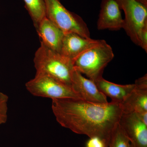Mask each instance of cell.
I'll return each instance as SVG.
<instances>
[{
    "label": "cell",
    "instance_id": "obj_1",
    "mask_svg": "<svg viewBox=\"0 0 147 147\" xmlns=\"http://www.w3.org/2000/svg\"><path fill=\"white\" fill-rule=\"evenodd\" d=\"M52 109L63 127L89 138H100L108 146L123 114L121 104L118 102L93 103L75 98L53 100Z\"/></svg>",
    "mask_w": 147,
    "mask_h": 147
},
{
    "label": "cell",
    "instance_id": "obj_2",
    "mask_svg": "<svg viewBox=\"0 0 147 147\" xmlns=\"http://www.w3.org/2000/svg\"><path fill=\"white\" fill-rule=\"evenodd\" d=\"M36 74L52 76L71 86L74 68L73 61L60 53L50 50L40 42L34 58Z\"/></svg>",
    "mask_w": 147,
    "mask_h": 147
},
{
    "label": "cell",
    "instance_id": "obj_3",
    "mask_svg": "<svg viewBox=\"0 0 147 147\" xmlns=\"http://www.w3.org/2000/svg\"><path fill=\"white\" fill-rule=\"evenodd\" d=\"M114 57L111 46L105 40H100L73 61L74 67L94 82L102 77L104 69Z\"/></svg>",
    "mask_w": 147,
    "mask_h": 147
},
{
    "label": "cell",
    "instance_id": "obj_4",
    "mask_svg": "<svg viewBox=\"0 0 147 147\" xmlns=\"http://www.w3.org/2000/svg\"><path fill=\"white\" fill-rule=\"evenodd\" d=\"M46 16L64 34L74 33L90 38V32L84 20L76 13L71 12L59 0H44Z\"/></svg>",
    "mask_w": 147,
    "mask_h": 147
},
{
    "label": "cell",
    "instance_id": "obj_5",
    "mask_svg": "<svg viewBox=\"0 0 147 147\" xmlns=\"http://www.w3.org/2000/svg\"><path fill=\"white\" fill-rule=\"evenodd\" d=\"M26 87L29 93L37 97L47 98L52 100L81 99L71 86L45 74H36L34 78L26 83Z\"/></svg>",
    "mask_w": 147,
    "mask_h": 147
},
{
    "label": "cell",
    "instance_id": "obj_6",
    "mask_svg": "<svg viewBox=\"0 0 147 147\" xmlns=\"http://www.w3.org/2000/svg\"><path fill=\"white\" fill-rule=\"evenodd\" d=\"M125 13L123 29L131 41L141 46L140 34L147 23V7L136 0H117Z\"/></svg>",
    "mask_w": 147,
    "mask_h": 147
},
{
    "label": "cell",
    "instance_id": "obj_7",
    "mask_svg": "<svg viewBox=\"0 0 147 147\" xmlns=\"http://www.w3.org/2000/svg\"><path fill=\"white\" fill-rule=\"evenodd\" d=\"M119 123L134 147H147V125L136 113H123Z\"/></svg>",
    "mask_w": 147,
    "mask_h": 147
},
{
    "label": "cell",
    "instance_id": "obj_8",
    "mask_svg": "<svg viewBox=\"0 0 147 147\" xmlns=\"http://www.w3.org/2000/svg\"><path fill=\"white\" fill-rule=\"evenodd\" d=\"M71 87L82 100L96 103L108 102L107 97L99 90L95 82L85 78L75 69L71 76Z\"/></svg>",
    "mask_w": 147,
    "mask_h": 147
},
{
    "label": "cell",
    "instance_id": "obj_9",
    "mask_svg": "<svg viewBox=\"0 0 147 147\" xmlns=\"http://www.w3.org/2000/svg\"><path fill=\"white\" fill-rule=\"evenodd\" d=\"M97 26L98 30H118L123 28L124 20L117 0H102Z\"/></svg>",
    "mask_w": 147,
    "mask_h": 147
},
{
    "label": "cell",
    "instance_id": "obj_10",
    "mask_svg": "<svg viewBox=\"0 0 147 147\" xmlns=\"http://www.w3.org/2000/svg\"><path fill=\"white\" fill-rule=\"evenodd\" d=\"M100 40L87 38L74 33L65 34L60 54L73 62L79 55L96 45Z\"/></svg>",
    "mask_w": 147,
    "mask_h": 147
},
{
    "label": "cell",
    "instance_id": "obj_11",
    "mask_svg": "<svg viewBox=\"0 0 147 147\" xmlns=\"http://www.w3.org/2000/svg\"><path fill=\"white\" fill-rule=\"evenodd\" d=\"M40 42L50 50L60 53L64 33L45 17L36 29Z\"/></svg>",
    "mask_w": 147,
    "mask_h": 147
},
{
    "label": "cell",
    "instance_id": "obj_12",
    "mask_svg": "<svg viewBox=\"0 0 147 147\" xmlns=\"http://www.w3.org/2000/svg\"><path fill=\"white\" fill-rule=\"evenodd\" d=\"M94 82L99 90L106 97H110L113 102L120 104L135 87L134 84L121 85L114 84L105 80L102 77Z\"/></svg>",
    "mask_w": 147,
    "mask_h": 147
},
{
    "label": "cell",
    "instance_id": "obj_13",
    "mask_svg": "<svg viewBox=\"0 0 147 147\" xmlns=\"http://www.w3.org/2000/svg\"><path fill=\"white\" fill-rule=\"evenodd\" d=\"M123 113L147 112V88L135 86L121 103Z\"/></svg>",
    "mask_w": 147,
    "mask_h": 147
},
{
    "label": "cell",
    "instance_id": "obj_14",
    "mask_svg": "<svg viewBox=\"0 0 147 147\" xmlns=\"http://www.w3.org/2000/svg\"><path fill=\"white\" fill-rule=\"evenodd\" d=\"M25 7L30 16L36 29L40 22L46 16L44 0H24Z\"/></svg>",
    "mask_w": 147,
    "mask_h": 147
},
{
    "label": "cell",
    "instance_id": "obj_15",
    "mask_svg": "<svg viewBox=\"0 0 147 147\" xmlns=\"http://www.w3.org/2000/svg\"><path fill=\"white\" fill-rule=\"evenodd\" d=\"M107 147H130V141L119 123L113 130Z\"/></svg>",
    "mask_w": 147,
    "mask_h": 147
},
{
    "label": "cell",
    "instance_id": "obj_16",
    "mask_svg": "<svg viewBox=\"0 0 147 147\" xmlns=\"http://www.w3.org/2000/svg\"><path fill=\"white\" fill-rule=\"evenodd\" d=\"M8 100V96L0 92V125L7 121Z\"/></svg>",
    "mask_w": 147,
    "mask_h": 147
},
{
    "label": "cell",
    "instance_id": "obj_17",
    "mask_svg": "<svg viewBox=\"0 0 147 147\" xmlns=\"http://www.w3.org/2000/svg\"><path fill=\"white\" fill-rule=\"evenodd\" d=\"M107 144L104 141L98 137L90 138L87 141L86 147H107Z\"/></svg>",
    "mask_w": 147,
    "mask_h": 147
},
{
    "label": "cell",
    "instance_id": "obj_18",
    "mask_svg": "<svg viewBox=\"0 0 147 147\" xmlns=\"http://www.w3.org/2000/svg\"><path fill=\"white\" fill-rule=\"evenodd\" d=\"M140 42L141 46L142 49L147 52V23L145 24L142 28L140 34Z\"/></svg>",
    "mask_w": 147,
    "mask_h": 147
},
{
    "label": "cell",
    "instance_id": "obj_19",
    "mask_svg": "<svg viewBox=\"0 0 147 147\" xmlns=\"http://www.w3.org/2000/svg\"><path fill=\"white\" fill-rule=\"evenodd\" d=\"M135 86L141 88H147V75L144 76L137 79L134 84Z\"/></svg>",
    "mask_w": 147,
    "mask_h": 147
},
{
    "label": "cell",
    "instance_id": "obj_20",
    "mask_svg": "<svg viewBox=\"0 0 147 147\" xmlns=\"http://www.w3.org/2000/svg\"><path fill=\"white\" fill-rule=\"evenodd\" d=\"M139 117V119L147 125V112H142L140 113H136Z\"/></svg>",
    "mask_w": 147,
    "mask_h": 147
},
{
    "label": "cell",
    "instance_id": "obj_21",
    "mask_svg": "<svg viewBox=\"0 0 147 147\" xmlns=\"http://www.w3.org/2000/svg\"><path fill=\"white\" fill-rule=\"evenodd\" d=\"M137 2L147 7V0H136Z\"/></svg>",
    "mask_w": 147,
    "mask_h": 147
},
{
    "label": "cell",
    "instance_id": "obj_22",
    "mask_svg": "<svg viewBox=\"0 0 147 147\" xmlns=\"http://www.w3.org/2000/svg\"><path fill=\"white\" fill-rule=\"evenodd\" d=\"M130 147H134V145L131 144V143H130Z\"/></svg>",
    "mask_w": 147,
    "mask_h": 147
}]
</instances>
